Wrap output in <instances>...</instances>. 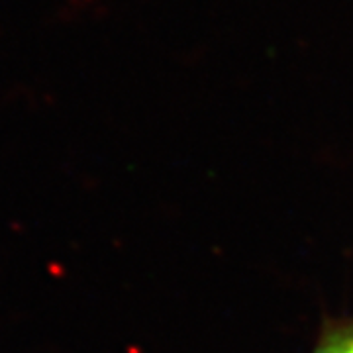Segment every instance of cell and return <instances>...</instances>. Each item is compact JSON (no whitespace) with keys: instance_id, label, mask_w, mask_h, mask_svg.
<instances>
[{"instance_id":"6da1fadb","label":"cell","mask_w":353,"mask_h":353,"mask_svg":"<svg viewBox=\"0 0 353 353\" xmlns=\"http://www.w3.org/2000/svg\"><path fill=\"white\" fill-rule=\"evenodd\" d=\"M312 353H353V330H328Z\"/></svg>"},{"instance_id":"7a4b0ae2","label":"cell","mask_w":353,"mask_h":353,"mask_svg":"<svg viewBox=\"0 0 353 353\" xmlns=\"http://www.w3.org/2000/svg\"><path fill=\"white\" fill-rule=\"evenodd\" d=\"M352 330H353V328H352Z\"/></svg>"}]
</instances>
